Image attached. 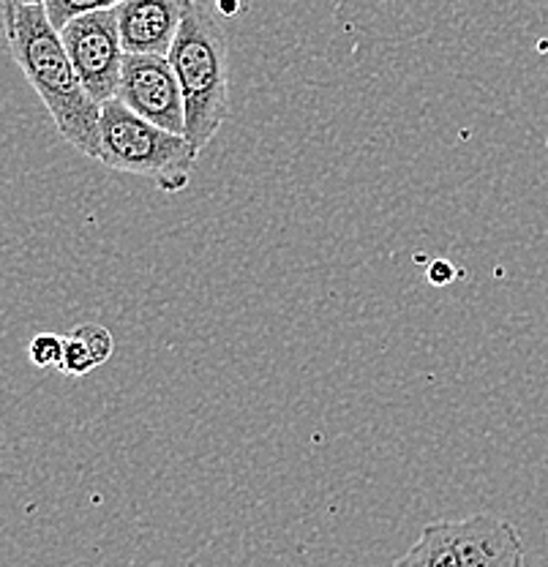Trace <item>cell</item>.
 <instances>
[{"label":"cell","instance_id":"obj_1","mask_svg":"<svg viewBox=\"0 0 548 567\" xmlns=\"http://www.w3.org/2000/svg\"><path fill=\"white\" fill-rule=\"evenodd\" d=\"M0 17L9 50L25 80L44 102L61 137L82 156L99 158V117L102 106L82 87L72 66L61 31L46 17L44 3H14L0 0Z\"/></svg>","mask_w":548,"mask_h":567},{"label":"cell","instance_id":"obj_13","mask_svg":"<svg viewBox=\"0 0 548 567\" xmlns=\"http://www.w3.org/2000/svg\"><path fill=\"white\" fill-rule=\"evenodd\" d=\"M14 3H46V0H14Z\"/></svg>","mask_w":548,"mask_h":567},{"label":"cell","instance_id":"obj_7","mask_svg":"<svg viewBox=\"0 0 548 567\" xmlns=\"http://www.w3.org/2000/svg\"><path fill=\"white\" fill-rule=\"evenodd\" d=\"M462 567H524V543L505 518L477 516L451 522Z\"/></svg>","mask_w":548,"mask_h":567},{"label":"cell","instance_id":"obj_6","mask_svg":"<svg viewBox=\"0 0 548 567\" xmlns=\"http://www.w3.org/2000/svg\"><path fill=\"white\" fill-rule=\"evenodd\" d=\"M192 0H123L115 6L117 33L126 55H169Z\"/></svg>","mask_w":548,"mask_h":567},{"label":"cell","instance_id":"obj_3","mask_svg":"<svg viewBox=\"0 0 548 567\" xmlns=\"http://www.w3.org/2000/svg\"><path fill=\"white\" fill-rule=\"evenodd\" d=\"M99 162L123 175L153 181L164 194H180L192 183L199 153L183 134L164 132L134 115L117 99L102 104L99 117Z\"/></svg>","mask_w":548,"mask_h":567},{"label":"cell","instance_id":"obj_9","mask_svg":"<svg viewBox=\"0 0 548 567\" xmlns=\"http://www.w3.org/2000/svg\"><path fill=\"white\" fill-rule=\"evenodd\" d=\"M393 567H462L451 535V522H434L423 527L415 546L404 557H399Z\"/></svg>","mask_w":548,"mask_h":567},{"label":"cell","instance_id":"obj_11","mask_svg":"<svg viewBox=\"0 0 548 567\" xmlns=\"http://www.w3.org/2000/svg\"><path fill=\"white\" fill-rule=\"evenodd\" d=\"M28 358L39 369H61L63 363V336L55 333H39L37 339L28 344Z\"/></svg>","mask_w":548,"mask_h":567},{"label":"cell","instance_id":"obj_10","mask_svg":"<svg viewBox=\"0 0 548 567\" xmlns=\"http://www.w3.org/2000/svg\"><path fill=\"white\" fill-rule=\"evenodd\" d=\"M123 0H46V17H50L52 25L61 31L66 22H72L74 17L91 14V11H110L115 6H121Z\"/></svg>","mask_w":548,"mask_h":567},{"label":"cell","instance_id":"obj_2","mask_svg":"<svg viewBox=\"0 0 548 567\" xmlns=\"http://www.w3.org/2000/svg\"><path fill=\"white\" fill-rule=\"evenodd\" d=\"M167 58L183 96V137L203 153L229 115V47L221 22L208 6L199 0L188 3Z\"/></svg>","mask_w":548,"mask_h":567},{"label":"cell","instance_id":"obj_12","mask_svg":"<svg viewBox=\"0 0 548 567\" xmlns=\"http://www.w3.org/2000/svg\"><path fill=\"white\" fill-rule=\"evenodd\" d=\"M453 279H456V268H453V262H447V259H437V262H432V268H428V281H432L434 287H447Z\"/></svg>","mask_w":548,"mask_h":567},{"label":"cell","instance_id":"obj_5","mask_svg":"<svg viewBox=\"0 0 548 567\" xmlns=\"http://www.w3.org/2000/svg\"><path fill=\"white\" fill-rule=\"evenodd\" d=\"M115 99L164 132H186L180 85L167 55H126Z\"/></svg>","mask_w":548,"mask_h":567},{"label":"cell","instance_id":"obj_4","mask_svg":"<svg viewBox=\"0 0 548 567\" xmlns=\"http://www.w3.org/2000/svg\"><path fill=\"white\" fill-rule=\"evenodd\" d=\"M61 39L87 96L99 106L112 102L117 96L123 61H126L115 11H91L74 17L61 28Z\"/></svg>","mask_w":548,"mask_h":567},{"label":"cell","instance_id":"obj_8","mask_svg":"<svg viewBox=\"0 0 548 567\" xmlns=\"http://www.w3.org/2000/svg\"><path fill=\"white\" fill-rule=\"evenodd\" d=\"M115 352V339L104 324H76L69 336H63V363L66 377H85L104 365Z\"/></svg>","mask_w":548,"mask_h":567}]
</instances>
